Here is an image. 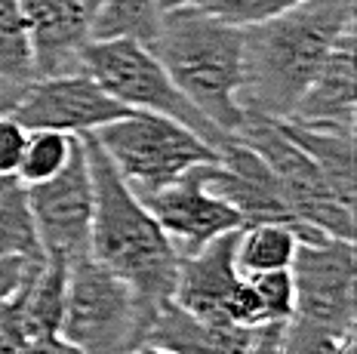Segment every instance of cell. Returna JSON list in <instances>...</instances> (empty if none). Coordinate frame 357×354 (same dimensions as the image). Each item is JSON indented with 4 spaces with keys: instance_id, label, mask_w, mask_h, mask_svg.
Listing matches in <instances>:
<instances>
[{
    "instance_id": "277c9868",
    "label": "cell",
    "mask_w": 357,
    "mask_h": 354,
    "mask_svg": "<svg viewBox=\"0 0 357 354\" xmlns=\"http://www.w3.org/2000/svg\"><path fill=\"white\" fill-rule=\"evenodd\" d=\"M158 311L126 280L86 256L68 271L59 336L77 345L80 354H130L145 345Z\"/></svg>"
},
{
    "instance_id": "d4e9b609",
    "label": "cell",
    "mask_w": 357,
    "mask_h": 354,
    "mask_svg": "<svg viewBox=\"0 0 357 354\" xmlns=\"http://www.w3.org/2000/svg\"><path fill=\"white\" fill-rule=\"evenodd\" d=\"M252 290H256L259 302L268 323H289L296 311V284H293V271H268V275L250 277Z\"/></svg>"
},
{
    "instance_id": "4316f807",
    "label": "cell",
    "mask_w": 357,
    "mask_h": 354,
    "mask_svg": "<svg viewBox=\"0 0 357 354\" xmlns=\"http://www.w3.org/2000/svg\"><path fill=\"white\" fill-rule=\"evenodd\" d=\"M28 142V130L13 114H0V176H16Z\"/></svg>"
},
{
    "instance_id": "83f0119b",
    "label": "cell",
    "mask_w": 357,
    "mask_h": 354,
    "mask_svg": "<svg viewBox=\"0 0 357 354\" xmlns=\"http://www.w3.org/2000/svg\"><path fill=\"white\" fill-rule=\"evenodd\" d=\"M40 256H0V308L22 290V284L28 280Z\"/></svg>"
},
{
    "instance_id": "484cf974",
    "label": "cell",
    "mask_w": 357,
    "mask_h": 354,
    "mask_svg": "<svg viewBox=\"0 0 357 354\" xmlns=\"http://www.w3.org/2000/svg\"><path fill=\"white\" fill-rule=\"evenodd\" d=\"M354 339L357 333L336 336L289 321L284 330V354H354Z\"/></svg>"
},
{
    "instance_id": "5bb4252c",
    "label": "cell",
    "mask_w": 357,
    "mask_h": 354,
    "mask_svg": "<svg viewBox=\"0 0 357 354\" xmlns=\"http://www.w3.org/2000/svg\"><path fill=\"white\" fill-rule=\"evenodd\" d=\"M237 231H228L222 238L210 240L197 253L178 256L173 290V302L178 308L191 311L195 317H204V321L225 323V302L243 280L241 271L234 268Z\"/></svg>"
},
{
    "instance_id": "ba28073f",
    "label": "cell",
    "mask_w": 357,
    "mask_h": 354,
    "mask_svg": "<svg viewBox=\"0 0 357 354\" xmlns=\"http://www.w3.org/2000/svg\"><path fill=\"white\" fill-rule=\"evenodd\" d=\"M289 271L296 284L293 321L324 333L351 336L357 314L354 240L324 238L314 243H299Z\"/></svg>"
},
{
    "instance_id": "2e32d148",
    "label": "cell",
    "mask_w": 357,
    "mask_h": 354,
    "mask_svg": "<svg viewBox=\"0 0 357 354\" xmlns=\"http://www.w3.org/2000/svg\"><path fill=\"white\" fill-rule=\"evenodd\" d=\"M250 336L252 327L243 330L231 327V323L204 321V317H195L191 311L178 308L176 302H167L154 317L145 342L173 354H243Z\"/></svg>"
},
{
    "instance_id": "5b68a950",
    "label": "cell",
    "mask_w": 357,
    "mask_h": 354,
    "mask_svg": "<svg viewBox=\"0 0 357 354\" xmlns=\"http://www.w3.org/2000/svg\"><path fill=\"white\" fill-rule=\"evenodd\" d=\"M89 136L136 194L158 191L188 169L219 160V151L210 148L197 132L154 111H130Z\"/></svg>"
},
{
    "instance_id": "6da1fadb",
    "label": "cell",
    "mask_w": 357,
    "mask_h": 354,
    "mask_svg": "<svg viewBox=\"0 0 357 354\" xmlns=\"http://www.w3.org/2000/svg\"><path fill=\"white\" fill-rule=\"evenodd\" d=\"M243 31V114L287 121L314 75L354 31V0H302L289 13Z\"/></svg>"
},
{
    "instance_id": "4fadbf2b",
    "label": "cell",
    "mask_w": 357,
    "mask_h": 354,
    "mask_svg": "<svg viewBox=\"0 0 357 354\" xmlns=\"http://www.w3.org/2000/svg\"><path fill=\"white\" fill-rule=\"evenodd\" d=\"M96 6L99 0H19L37 77L80 71Z\"/></svg>"
},
{
    "instance_id": "7402d4cb",
    "label": "cell",
    "mask_w": 357,
    "mask_h": 354,
    "mask_svg": "<svg viewBox=\"0 0 357 354\" xmlns=\"http://www.w3.org/2000/svg\"><path fill=\"white\" fill-rule=\"evenodd\" d=\"M74 139L68 132H56V130H28V142L22 151V160L16 167V179L22 185H40L50 182L68 167Z\"/></svg>"
},
{
    "instance_id": "ac0fdd59",
    "label": "cell",
    "mask_w": 357,
    "mask_h": 354,
    "mask_svg": "<svg viewBox=\"0 0 357 354\" xmlns=\"http://www.w3.org/2000/svg\"><path fill=\"white\" fill-rule=\"evenodd\" d=\"M68 271L71 265L53 256H40L34 262L31 275L22 286V321H25L28 339L59 333L65 296H68Z\"/></svg>"
},
{
    "instance_id": "7c38bea8",
    "label": "cell",
    "mask_w": 357,
    "mask_h": 354,
    "mask_svg": "<svg viewBox=\"0 0 357 354\" xmlns=\"http://www.w3.org/2000/svg\"><path fill=\"white\" fill-rule=\"evenodd\" d=\"M200 167L188 169L185 176H178L176 182H169L158 191L136 194L145 203V210L158 219V225L167 231V238L176 243L178 256L197 253L210 240L243 228L234 206H228L225 201H219L204 188Z\"/></svg>"
},
{
    "instance_id": "4dcf8cb0",
    "label": "cell",
    "mask_w": 357,
    "mask_h": 354,
    "mask_svg": "<svg viewBox=\"0 0 357 354\" xmlns=\"http://www.w3.org/2000/svg\"><path fill=\"white\" fill-rule=\"evenodd\" d=\"M130 354H173V351H167V348H158V345H139V348H132Z\"/></svg>"
},
{
    "instance_id": "30bf717a",
    "label": "cell",
    "mask_w": 357,
    "mask_h": 354,
    "mask_svg": "<svg viewBox=\"0 0 357 354\" xmlns=\"http://www.w3.org/2000/svg\"><path fill=\"white\" fill-rule=\"evenodd\" d=\"M123 114H130V108L111 99L86 71L34 77L13 108V117L25 130H56L68 136H89Z\"/></svg>"
},
{
    "instance_id": "44dd1931",
    "label": "cell",
    "mask_w": 357,
    "mask_h": 354,
    "mask_svg": "<svg viewBox=\"0 0 357 354\" xmlns=\"http://www.w3.org/2000/svg\"><path fill=\"white\" fill-rule=\"evenodd\" d=\"M0 256H40L28 185L16 176H0Z\"/></svg>"
},
{
    "instance_id": "f546056e",
    "label": "cell",
    "mask_w": 357,
    "mask_h": 354,
    "mask_svg": "<svg viewBox=\"0 0 357 354\" xmlns=\"http://www.w3.org/2000/svg\"><path fill=\"white\" fill-rule=\"evenodd\" d=\"M16 354H80L77 345H71L65 336L50 333V336H31L22 342Z\"/></svg>"
},
{
    "instance_id": "8992f818",
    "label": "cell",
    "mask_w": 357,
    "mask_h": 354,
    "mask_svg": "<svg viewBox=\"0 0 357 354\" xmlns=\"http://www.w3.org/2000/svg\"><path fill=\"white\" fill-rule=\"evenodd\" d=\"M80 71H86L111 99H117L130 111H154L173 117L191 132H197L215 151L234 142V136L222 132L185 99V93L173 84V77L167 75V68L148 47L130 40H93L80 53Z\"/></svg>"
},
{
    "instance_id": "ffe728a7",
    "label": "cell",
    "mask_w": 357,
    "mask_h": 354,
    "mask_svg": "<svg viewBox=\"0 0 357 354\" xmlns=\"http://www.w3.org/2000/svg\"><path fill=\"white\" fill-rule=\"evenodd\" d=\"M163 0H99L93 19V40H130L151 49L163 25Z\"/></svg>"
},
{
    "instance_id": "f1b7e54d",
    "label": "cell",
    "mask_w": 357,
    "mask_h": 354,
    "mask_svg": "<svg viewBox=\"0 0 357 354\" xmlns=\"http://www.w3.org/2000/svg\"><path fill=\"white\" fill-rule=\"evenodd\" d=\"M284 330L287 323H259V327H252L250 345L243 354H284Z\"/></svg>"
},
{
    "instance_id": "1f68e13d",
    "label": "cell",
    "mask_w": 357,
    "mask_h": 354,
    "mask_svg": "<svg viewBox=\"0 0 357 354\" xmlns=\"http://www.w3.org/2000/svg\"><path fill=\"white\" fill-rule=\"evenodd\" d=\"M195 0H163V10H176V6H188Z\"/></svg>"
},
{
    "instance_id": "cb8c5ba5",
    "label": "cell",
    "mask_w": 357,
    "mask_h": 354,
    "mask_svg": "<svg viewBox=\"0 0 357 354\" xmlns=\"http://www.w3.org/2000/svg\"><path fill=\"white\" fill-rule=\"evenodd\" d=\"M302 0H195V3H188V6L225 22V25L252 28V25H262L268 19L284 16V13H289Z\"/></svg>"
},
{
    "instance_id": "9a60e30c",
    "label": "cell",
    "mask_w": 357,
    "mask_h": 354,
    "mask_svg": "<svg viewBox=\"0 0 357 354\" xmlns=\"http://www.w3.org/2000/svg\"><path fill=\"white\" fill-rule=\"evenodd\" d=\"M357 34L348 31L336 49L314 75L302 99L296 102L287 121L305 123L314 130H333L354 136V102H357V65H354Z\"/></svg>"
},
{
    "instance_id": "9c48e42d",
    "label": "cell",
    "mask_w": 357,
    "mask_h": 354,
    "mask_svg": "<svg viewBox=\"0 0 357 354\" xmlns=\"http://www.w3.org/2000/svg\"><path fill=\"white\" fill-rule=\"evenodd\" d=\"M28 203L43 256L68 265L86 259L89 231H93V176L84 136L74 139L68 167L56 179L28 188Z\"/></svg>"
},
{
    "instance_id": "52a82bcc",
    "label": "cell",
    "mask_w": 357,
    "mask_h": 354,
    "mask_svg": "<svg viewBox=\"0 0 357 354\" xmlns=\"http://www.w3.org/2000/svg\"><path fill=\"white\" fill-rule=\"evenodd\" d=\"M234 139L247 142L268 164L280 185V194L311 238H339L354 240V206L342 203L333 194L330 182L317 169L314 160L305 154L293 139L280 130L278 121L259 114H243V127Z\"/></svg>"
},
{
    "instance_id": "7a4b0ae2",
    "label": "cell",
    "mask_w": 357,
    "mask_h": 354,
    "mask_svg": "<svg viewBox=\"0 0 357 354\" xmlns=\"http://www.w3.org/2000/svg\"><path fill=\"white\" fill-rule=\"evenodd\" d=\"M89 176H93V231L89 259L105 265L111 275L132 286L148 305L163 308L173 302L178 249L145 210L136 191L123 182L108 154L84 136Z\"/></svg>"
},
{
    "instance_id": "603a6c76",
    "label": "cell",
    "mask_w": 357,
    "mask_h": 354,
    "mask_svg": "<svg viewBox=\"0 0 357 354\" xmlns=\"http://www.w3.org/2000/svg\"><path fill=\"white\" fill-rule=\"evenodd\" d=\"M34 75V56L28 28L22 19L19 0H0V80L13 84H31Z\"/></svg>"
},
{
    "instance_id": "3957f363",
    "label": "cell",
    "mask_w": 357,
    "mask_h": 354,
    "mask_svg": "<svg viewBox=\"0 0 357 354\" xmlns=\"http://www.w3.org/2000/svg\"><path fill=\"white\" fill-rule=\"evenodd\" d=\"M173 84L206 121L228 136L243 127L237 102L243 77V31L206 16L195 6L163 13L158 43L151 47Z\"/></svg>"
},
{
    "instance_id": "8fae6325",
    "label": "cell",
    "mask_w": 357,
    "mask_h": 354,
    "mask_svg": "<svg viewBox=\"0 0 357 354\" xmlns=\"http://www.w3.org/2000/svg\"><path fill=\"white\" fill-rule=\"evenodd\" d=\"M200 182H204V188L210 191V194L225 201L228 206H234L243 228L278 222V225L296 228L302 243L324 240V238H311V234L302 231V225L293 219L284 194H280V185H278V179H274V173L241 139L225 145V148L219 151L215 164L200 167Z\"/></svg>"
},
{
    "instance_id": "d6986e66",
    "label": "cell",
    "mask_w": 357,
    "mask_h": 354,
    "mask_svg": "<svg viewBox=\"0 0 357 354\" xmlns=\"http://www.w3.org/2000/svg\"><path fill=\"white\" fill-rule=\"evenodd\" d=\"M299 231L289 225L265 222L247 225L237 231L234 243V268L241 277H256L268 271H287L293 268V259L299 253Z\"/></svg>"
},
{
    "instance_id": "e0dca14e",
    "label": "cell",
    "mask_w": 357,
    "mask_h": 354,
    "mask_svg": "<svg viewBox=\"0 0 357 354\" xmlns=\"http://www.w3.org/2000/svg\"><path fill=\"white\" fill-rule=\"evenodd\" d=\"M280 130L293 139L299 148L308 154L324 173V179L330 182L333 194L342 203L354 206V191H357V176H354V136L333 130H314L296 121H278Z\"/></svg>"
}]
</instances>
